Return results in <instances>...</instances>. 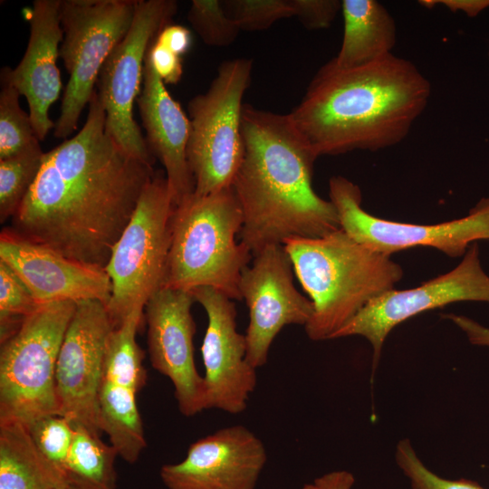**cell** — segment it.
Listing matches in <instances>:
<instances>
[{"mask_svg": "<svg viewBox=\"0 0 489 489\" xmlns=\"http://www.w3.org/2000/svg\"><path fill=\"white\" fill-rule=\"evenodd\" d=\"M105 119L95 90L82 129L44 153L11 227L31 242L101 269L155 175L151 165L108 134Z\"/></svg>", "mask_w": 489, "mask_h": 489, "instance_id": "6da1fadb", "label": "cell"}, {"mask_svg": "<svg viewBox=\"0 0 489 489\" xmlns=\"http://www.w3.org/2000/svg\"><path fill=\"white\" fill-rule=\"evenodd\" d=\"M430 94L417 67L394 54L349 69L330 60L288 117L317 157L377 151L406 139Z\"/></svg>", "mask_w": 489, "mask_h": 489, "instance_id": "7a4b0ae2", "label": "cell"}, {"mask_svg": "<svg viewBox=\"0 0 489 489\" xmlns=\"http://www.w3.org/2000/svg\"><path fill=\"white\" fill-rule=\"evenodd\" d=\"M242 137L244 158L232 187L243 214L240 242L253 256L289 238L340 229L333 204L312 187L318 157L288 114L244 104Z\"/></svg>", "mask_w": 489, "mask_h": 489, "instance_id": "3957f363", "label": "cell"}, {"mask_svg": "<svg viewBox=\"0 0 489 489\" xmlns=\"http://www.w3.org/2000/svg\"><path fill=\"white\" fill-rule=\"evenodd\" d=\"M283 246L313 304L304 326L312 340H331L371 300L395 289L403 270L390 255L352 239L341 228L317 238L293 237Z\"/></svg>", "mask_w": 489, "mask_h": 489, "instance_id": "277c9868", "label": "cell"}, {"mask_svg": "<svg viewBox=\"0 0 489 489\" xmlns=\"http://www.w3.org/2000/svg\"><path fill=\"white\" fill-rule=\"evenodd\" d=\"M242 225L232 186L209 195L192 194L176 206L164 287L187 292L210 287L242 300L239 283L253 256L236 242Z\"/></svg>", "mask_w": 489, "mask_h": 489, "instance_id": "5b68a950", "label": "cell"}, {"mask_svg": "<svg viewBox=\"0 0 489 489\" xmlns=\"http://www.w3.org/2000/svg\"><path fill=\"white\" fill-rule=\"evenodd\" d=\"M76 302L42 305L1 342L0 422L60 415L55 369Z\"/></svg>", "mask_w": 489, "mask_h": 489, "instance_id": "8992f818", "label": "cell"}, {"mask_svg": "<svg viewBox=\"0 0 489 489\" xmlns=\"http://www.w3.org/2000/svg\"><path fill=\"white\" fill-rule=\"evenodd\" d=\"M174 209L166 175L155 172L105 268L111 282L107 309L114 328L133 311L145 309L164 287Z\"/></svg>", "mask_w": 489, "mask_h": 489, "instance_id": "52a82bcc", "label": "cell"}, {"mask_svg": "<svg viewBox=\"0 0 489 489\" xmlns=\"http://www.w3.org/2000/svg\"><path fill=\"white\" fill-rule=\"evenodd\" d=\"M252 71L250 59L225 61L208 90L188 102L191 131L187 156L196 195H209L234 182L244 158L243 98Z\"/></svg>", "mask_w": 489, "mask_h": 489, "instance_id": "ba28073f", "label": "cell"}, {"mask_svg": "<svg viewBox=\"0 0 489 489\" xmlns=\"http://www.w3.org/2000/svg\"><path fill=\"white\" fill-rule=\"evenodd\" d=\"M137 0H62L59 56L69 74L53 136L69 137L95 91L101 69L128 34Z\"/></svg>", "mask_w": 489, "mask_h": 489, "instance_id": "9c48e42d", "label": "cell"}, {"mask_svg": "<svg viewBox=\"0 0 489 489\" xmlns=\"http://www.w3.org/2000/svg\"><path fill=\"white\" fill-rule=\"evenodd\" d=\"M177 12L175 0H137L131 26L103 63L96 83L108 134L129 155L153 166L154 156L133 117L150 44Z\"/></svg>", "mask_w": 489, "mask_h": 489, "instance_id": "30bf717a", "label": "cell"}, {"mask_svg": "<svg viewBox=\"0 0 489 489\" xmlns=\"http://www.w3.org/2000/svg\"><path fill=\"white\" fill-rule=\"evenodd\" d=\"M329 197L340 228L348 235L390 256L408 248L429 246L455 258L464 256L471 244L489 240V197L481 199L464 217L417 225L386 220L366 212L359 186L341 176L330 178Z\"/></svg>", "mask_w": 489, "mask_h": 489, "instance_id": "8fae6325", "label": "cell"}, {"mask_svg": "<svg viewBox=\"0 0 489 489\" xmlns=\"http://www.w3.org/2000/svg\"><path fill=\"white\" fill-rule=\"evenodd\" d=\"M479 254V246L474 243L451 271L417 287L392 289L374 298L331 340L364 337L372 347V368L375 370L388 335L404 321L454 302H489V276L482 268Z\"/></svg>", "mask_w": 489, "mask_h": 489, "instance_id": "7c38bea8", "label": "cell"}, {"mask_svg": "<svg viewBox=\"0 0 489 489\" xmlns=\"http://www.w3.org/2000/svg\"><path fill=\"white\" fill-rule=\"evenodd\" d=\"M114 328L107 305L99 300L76 302L55 369L60 415L74 427L101 436L98 398L109 334Z\"/></svg>", "mask_w": 489, "mask_h": 489, "instance_id": "4fadbf2b", "label": "cell"}, {"mask_svg": "<svg viewBox=\"0 0 489 489\" xmlns=\"http://www.w3.org/2000/svg\"><path fill=\"white\" fill-rule=\"evenodd\" d=\"M292 264L283 244L268 245L242 273L239 290L249 311L246 360L255 369L267 362L270 347L286 325L305 326L312 301L293 284Z\"/></svg>", "mask_w": 489, "mask_h": 489, "instance_id": "5bb4252c", "label": "cell"}, {"mask_svg": "<svg viewBox=\"0 0 489 489\" xmlns=\"http://www.w3.org/2000/svg\"><path fill=\"white\" fill-rule=\"evenodd\" d=\"M194 302L190 292L164 287L145 305L151 365L171 380L178 409L187 417L206 409L205 380L194 359Z\"/></svg>", "mask_w": 489, "mask_h": 489, "instance_id": "9a60e30c", "label": "cell"}, {"mask_svg": "<svg viewBox=\"0 0 489 489\" xmlns=\"http://www.w3.org/2000/svg\"><path fill=\"white\" fill-rule=\"evenodd\" d=\"M190 292L203 306L208 321L201 347L206 409L242 413L255 388L257 376L256 369L246 360L245 336L236 329L235 303L210 287Z\"/></svg>", "mask_w": 489, "mask_h": 489, "instance_id": "2e32d148", "label": "cell"}, {"mask_svg": "<svg viewBox=\"0 0 489 489\" xmlns=\"http://www.w3.org/2000/svg\"><path fill=\"white\" fill-rule=\"evenodd\" d=\"M266 461L263 442L235 425L192 443L184 460L161 467L160 478L168 489H254Z\"/></svg>", "mask_w": 489, "mask_h": 489, "instance_id": "e0dca14e", "label": "cell"}, {"mask_svg": "<svg viewBox=\"0 0 489 489\" xmlns=\"http://www.w3.org/2000/svg\"><path fill=\"white\" fill-rule=\"evenodd\" d=\"M0 260L24 282L40 305L99 300L106 305L111 282L105 269L70 259L5 228L0 235Z\"/></svg>", "mask_w": 489, "mask_h": 489, "instance_id": "ac0fdd59", "label": "cell"}, {"mask_svg": "<svg viewBox=\"0 0 489 489\" xmlns=\"http://www.w3.org/2000/svg\"><path fill=\"white\" fill-rule=\"evenodd\" d=\"M62 0H34L30 11V36L25 53L14 69L5 66L0 81L12 85L26 98L29 115L39 141L44 140L55 123L50 107L60 97L62 81L57 66L63 32L60 21Z\"/></svg>", "mask_w": 489, "mask_h": 489, "instance_id": "d6986e66", "label": "cell"}, {"mask_svg": "<svg viewBox=\"0 0 489 489\" xmlns=\"http://www.w3.org/2000/svg\"><path fill=\"white\" fill-rule=\"evenodd\" d=\"M142 85L137 102L146 131L145 141L151 154L164 166L176 206L195 191V179L187 156L190 120L168 93L148 54Z\"/></svg>", "mask_w": 489, "mask_h": 489, "instance_id": "ffe728a7", "label": "cell"}, {"mask_svg": "<svg viewBox=\"0 0 489 489\" xmlns=\"http://www.w3.org/2000/svg\"><path fill=\"white\" fill-rule=\"evenodd\" d=\"M343 36L331 59L341 69L368 65L392 55L397 27L388 9L375 0H342Z\"/></svg>", "mask_w": 489, "mask_h": 489, "instance_id": "44dd1931", "label": "cell"}, {"mask_svg": "<svg viewBox=\"0 0 489 489\" xmlns=\"http://www.w3.org/2000/svg\"><path fill=\"white\" fill-rule=\"evenodd\" d=\"M63 475L36 449L20 422H0V489H55Z\"/></svg>", "mask_w": 489, "mask_h": 489, "instance_id": "7402d4cb", "label": "cell"}, {"mask_svg": "<svg viewBox=\"0 0 489 489\" xmlns=\"http://www.w3.org/2000/svg\"><path fill=\"white\" fill-rule=\"evenodd\" d=\"M132 388L102 380L98 398V418L110 446L124 461L134 464L147 444Z\"/></svg>", "mask_w": 489, "mask_h": 489, "instance_id": "603a6c76", "label": "cell"}, {"mask_svg": "<svg viewBox=\"0 0 489 489\" xmlns=\"http://www.w3.org/2000/svg\"><path fill=\"white\" fill-rule=\"evenodd\" d=\"M64 477L73 489H116L117 451L83 427L77 426Z\"/></svg>", "mask_w": 489, "mask_h": 489, "instance_id": "cb8c5ba5", "label": "cell"}, {"mask_svg": "<svg viewBox=\"0 0 489 489\" xmlns=\"http://www.w3.org/2000/svg\"><path fill=\"white\" fill-rule=\"evenodd\" d=\"M144 309L133 311L109 334L103 360V379L139 391L146 383L144 352L136 341V334L144 316Z\"/></svg>", "mask_w": 489, "mask_h": 489, "instance_id": "d4e9b609", "label": "cell"}, {"mask_svg": "<svg viewBox=\"0 0 489 489\" xmlns=\"http://www.w3.org/2000/svg\"><path fill=\"white\" fill-rule=\"evenodd\" d=\"M44 152L36 142L22 152L0 159V221L12 218L35 181Z\"/></svg>", "mask_w": 489, "mask_h": 489, "instance_id": "484cf974", "label": "cell"}, {"mask_svg": "<svg viewBox=\"0 0 489 489\" xmlns=\"http://www.w3.org/2000/svg\"><path fill=\"white\" fill-rule=\"evenodd\" d=\"M0 82V159H4L40 141L29 113L20 106L21 94L7 82Z\"/></svg>", "mask_w": 489, "mask_h": 489, "instance_id": "4316f807", "label": "cell"}, {"mask_svg": "<svg viewBox=\"0 0 489 489\" xmlns=\"http://www.w3.org/2000/svg\"><path fill=\"white\" fill-rule=\"evenodd\" d=\"M41 306L18 275L0 260L1 342L14 334L24 320Z\"/></svg>", "mask_w": 489, "mask_h": 489, "instance_id": "83f0119b", "label": "cell"}, {"mask_svg": "<svg viewBox=\"0 0 489 489\" xmlns=\"http://www.w3.org/2000/svg\"><path fill=\"white\" fill-rule=\"evenodd\" d=\"M25 426L38 452L64 477L75 434L74 426L61 415L44 416Z\"/></svg>", "mask_w": 489, "mask_h": 489, "instance_id": "f1b7e54d", "label": "cell"}, {"mask_svg": "<svg viewBox=\"0 0 489 489\" xmlns=\"http://www.w3.org/2000/svg\"><path fill=\"white\" fill-rule=\"evenodd\" d=\"M187 20L202 41L210 46L231 44L241 31L218 0H193Z\"/></svg>", "mask_w": 489, "mask_h": 489, "instance_id": "f546056e", "label": "cell"}, {"mask_svg": "<svg viewBox=\"0 0 489 489\" xmlns=\"http://www.w3.org/2000/svg\"><path fill=\"white\" fill-rule=\"evenodd\" d=\"M397 465L409 481L411 489H484L479 484L467 480H449L428 469L417 455L408 438L398 442L395 450Z\"/></svg>", "mask_w": 489, "mask_h": 489, "instance_id": "4dcf8cb0", "label": "cell"}, {"mask_svg": "<svg viewBox=\"0 0 489 489\" xmlns=\"http://www.w3.org/2000/svg\"><path fill=\"white\" fill-rule=\"evenodd\" d=\"M225 3L226 13L240 30L244 31L264 30L280 19L293 16L291 0H231Z\"/></svg>", "mask_w": 489, "mask_h": 489, "instance_id": "1f68e13d", "label": "cell"}, {"mask_svg": "<svg viewBox=\"0 0 489 489\" xmlns=\"http://www.w3.org/2000/svg\"><path fill=\"white\" fill-rule=\"evenodd\" d=\"M291 3L293 16L310 30L330 27L341 11L339 0H291Z\"/></svg>", "mask_w": 489, "mask_h": 489, "instance_id": "d6a6232c", "label": "cell"}, {"mask_svg": "<svg viewBox=\"0 0 489 489\" xmlns=\"http://www.w3.org/2000/svg\"><path fill=\"white\" fill-rule=\"evenodd\" d=\"M147 54L165 84H176L180 81L183 74L181 56L157 42L156 39L150 44Z\"/></svg>", "mask_w": 489, "mask_h": 489, "instance_id": "836d02e7", "label": "cell"}, {"mask_svg": "<svg viewBox=\"0 0 489 489\" xmlns=\"http://www.w3.org/2000/svg\"><path fill=\"white\" fill-rule=\"evenodd\" d=\"M156 41L176 54L182 56L191 48L192 34L183 25L169 24L159 32Z\"/></svg>", "mask_w": 489, "mask_h": 489, "instance_id": "e575fe53", "label": "cell"}, {"mask_svg": "<svg viewBox=\"0 0 489 489\" xmlns=\"http://www.w3.org/2000/svg\"><path fill=\"white\" fill-rule=\"evenodd\" d=\"M418 3L429 9L440 5L451 12L464 13L468 17H475L489 8V0H421Z\"/></svg>", "mask_w": 489, "mask_h": 489, "instance_id": "d590c367", "label": "cell"}, {"mask_svg": "<svg viewBox=\"0 0 489 489\" xmlns=\"http://www.w3.org/2000/svg\"><path fill=\"white\" fill-rule=\"evenodd\" d=\"M444 318L452 321L462 331L468 340L478 346L489 347V328L463 315L445 314Z\"/></svg>", "mask_w": 489, "mask_h": 489, "instance_id": "8d00e7d4", "label": "cell"}, {"mask_svg": "<svg viewBox=\"0 0 489 489\" xmlns=\"http://www.w3.org/2000/svg\"><path fill=\"white\" fill-rule=\"evenodd\" d=\"M320 489H351L355 478L346 470L332 471L327 473L313 482Z\"/></svg>", "mask_w": 489, "mask_h": 489, "instance_id": "74e56055", "label": "cell"}, {"mask_svg": "<svg viewBox=\"0 0 489 489\" xmlns=\"http://www.w3.org/2000/svg\"><path fill=\"white\" fill-rule=\"evenodd\" d=\"M302 489H320V488L313 483V484H307L303 485Z\"/></svg>", "mask_w": 489, "mask_h": 489, "instance_id": "f35d334b", "label": "cell"}, {"mask_svg": "<svg viewBox=\"0 0 489 489\" xmlns=\"http://www.w3.org/2000/svg\"><path fill=\"white\" fill-rule=\"evenodd\" d=\"M55 489H73V488L69 486L68 484H66V485H63V486H61V487H57Z\"/></svg>", "mask_w": 489, "mask_h": 489, "instance_id": "ab89813d", "label": "cell"}, {"mask_svg": "<svg viewBox=\"0 0 489 489\" xmlns=\"http://www.w3.org/2000/svg\"><path fill=\"white\" fill-rule=\"evenodd\" d=\"M488 56H489V50H488Z\"/></svg>", "mask_w": 489, "mask_h": 489, "instance_id": "60d3db41", "label": "cell"}]
</instances>
